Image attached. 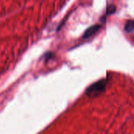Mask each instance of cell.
<instances>
[{"label": "cell", "instance_id": "3957f363", "mask_svg": "<svg viewBox=\"0 0 134 134\" xmlns=\"http://www.w3.org/2000/svg\"><path fill=\"white\" fill-rule=\"evenodd\" d=\"M125 31L126 32H132L134 31V20H129L125 25Z\"/></svg>", "mask_w": 134, "mask_h": 134}, {"label": "cell", "instance_id": "5b68a950", "mask_svg": "<svg viewBox=\"0 0 134 134\" xmlns=\"http://www.w3.org/2000/svg\"><path fill=\"white\" fill-rule=\"evenodd\" d=\"M133 39H134V38H133Z\"/></svg>", "mask_w": 134, "mask_h": 134}, {"label": "cell", "instance_id": "7a4b0ae2", "mask_svg": "<svg viewBox=\"0 0 134 134\" xmlns=\"http://www.w3.org/2000/svg\"><path fill=\"white\" fill-rule=\"evenodd\" d=\"M100 28H101V26L99 25V24H95V25L89 27L85 31V33L83 35V38H90L91 36L94 35Z\"/></svg>", "mask_w": 134, "mask_h": 134}, {"label": "cell", "instance_id": "6da1fadb", "mask_svg": "<svg viewBox=\"0 0 134 134\" xmlns=\"http://www.w3.org/2000/svg\"><path fill=\"white\" fill-rule=\"evenodd\" d=\"M106 80L104 79H101L97 82H95L94 84H93L91 86H90L87 90H86V93L87 95H89L90 97L91 96H97L99 95L100 93H101L105 87H106Z\"/></svg>", "mask_w": 134, "mask_h": 134}, {"label": "cell", "instance_id": "277c9868", "mask_svg": "<svg viewBox=\"0 0 134 134\" xmlns=\"http://www.w3.org/2000/svg\"><path fill=\"white\" fill-rule=\"evenodd\" d=\"M116 11V6L115 5H110L107 9V15H111Z\"/></svg>", "mask_w": 134, "mask_h": 134}]
</instances>
